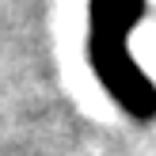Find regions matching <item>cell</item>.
I'll list each match as a JSON object with an SVG mask.
<instances>
[{
  "label": "cell",
  "instance_id": "6da1fadb",
  "mask_svg": "<svg viewBox=\"0 0 156 156\" xmlns=\"http://www.w3.org/2000/svg\"><path fill=\"white\" fill-rule=\"evenodd\" d=\"M145 15V0H91V34L88 57L103 88L126 107L129 118H156V88L145 69L126 53V34Z\"/></svg>",
  "mask_w": 156,
  "mask_h": 156
}]
</instances>
